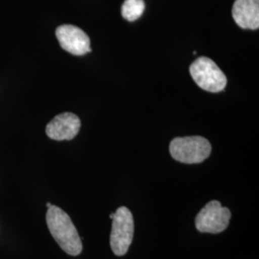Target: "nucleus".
<instances>
[{"instance_id":"f257e3e1","label":"nucleus","mask_w":259,"mask_h":259,"mask_svg":"<svg viewBox=\"0 0 259 259\" xmlns=\"http://www.w3.org/2000/svg\"><path fill=\"white\" fill-rule=\"evenodd\" d=\"M47 223L49 232L67 254L76 256L82 250V241L70 217L60 207L52 205L47 213Z\"/></svg>"},{"instance_id":"f03ea898","label":"nucleus","mask_w":259,"mask_h":259,"mask_svg":"<svg viewBox=\"0 0 259 259\" xmlns=\"http://www.w3.org/2000/svg\"><path fill=\"white\" fill-rule=\"evenodd\" d=\"M169 151L178 161L194 164L203 162L210 156L211 145L207 139L198 136L176 138L170 142Z\"/></svg>"},{"instance_id":"7ed1b4c3","label":"nucleus","mask_w":259,"mask_h":259,"mask_svg":"<svg viewBox=\"0 0 259 259\" xmlns=\"http://www.w3.org/2000/svg\"><path fill=\"white\" fill-rule=\"evenodd\" d=\"M189 72L202 90L209 93H220L227 85V77L219 66L207 57H201L194 61Z\"/></svg>"},{"instance_id":"20e7f679","label":"nucleus","mask_w":259,"mask_h":259,"mask_svg":"<svg viewBox=\"0 0 259 259\" xmlns=\"http://www.w3.org/2000/svg\"><path fill=\"white\" fill-rule=\"evenodd\" d=\"M111 232V248L113 253L122 256L127 253L134 238V217L126 206L119 207L113 215Z\"/></svg>"},{"instance_id":"39448f33","label":"nucleus","mask_w":259,"mask_h":259,"mask_svg":"<svg viewBox=\"0 0 259 259\" xmlns=\"http://www.w3.org/2000/svg\"><path fill=\"white\" fill-rule=\"evenodd\" d=\"M231 217L229 208L222 206L218 201H211L198 213L195 220L196 229L203 233H220L229 227Z\"/></svg>"},{"instance_id":"423d86ee","label":"nucleus","mask_w":259,"mask_h":259,"mask_svg":"<svg viewBox=\"0 0 259 259\" xmlns=\"http://www.w3.org/2000/svg\"><path fill=\"white\" fill-rule=\"evenodd\" d=\"M56 37L61 47L72 55L83 56L92 52L90 37L77 26L61 25L56 30Z\"/></svg>"},{"instance_id":"0eeeda50","label":"nucleus","mask_w":259,"mask_h":259,"mask_svg":"<svg viewBox=\"0 0 259 259\" xmlns=\"http://www.w3.org/2000/svg\"><path fill=\"white\" fill-rule=\"evenodd\" d=\"M81 127L79 117L71 112H64L55 116L47 124V137L57 141L71 140L78 135Z\"/></svg>"},{"instance_id":"6e6552de","label":"nucleus","mask_w":259,"mask_h":259,"mask_svg":"<svg viewBox=\"0 0 259 259\" xmlns=\"http://www.w3.org/2000/svg\"><path fill=\"white\" fill-rule=\"evenodd\" d=\"M232 18L243 29L256 30L259 27V0H235Z\"/></svg>"},{"instance_id":"1a4fd4ad","label":"nucleus","mask_w":259,"mask_h":259,"mask_svg":"<svg viewBox=\"0 0 259 259\" xmlns=\"http://www.w3.org/2000/svg\"><path fill=\"white\" fill-rule=\"evenodd\" d=\"M145 10V2L143 0H125L122 5V17L129 21L139 19Z\"/></svg>"},{"instance_id":"9d476101","label":"nucleus","mask_w":259,"mask_h":259,"mask_svg":"<svg viewBox=\"0 0 259 259\" xmlns=\"http://www.w3.org/2000/svg\"><path fill=\"white\" fill-rule=\"evenodd\" d=\"M47 208H49L50 206H52V204H50V203H47Z\"/></svg>"},{"instance_id":"9b49d317","label":"nucleus","mask_w":259,"mask_h":259,"mask_svg":"<svg viewBox=\"0 0 259 259\" xmlns=\"http://www.w3.org/2000/svg\"><path fill=\"white\" fill-rule=\"evenodd\" d=\"M113 215H114V213H111V215H110V218H111V219L113 218Z\"/></svg>"}]
</instances>
